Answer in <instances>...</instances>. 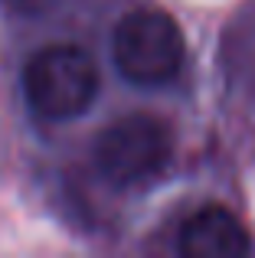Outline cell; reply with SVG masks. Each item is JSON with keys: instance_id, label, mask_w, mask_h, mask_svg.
Segmentation results:
<instances>
[{"instance_id": "1", "label": "cell", "mask_w": 255, "mask_h": 258, "mask_svg": "<svg viewBox=\"0 0 255 258\" xmlns=\"http://www.w3.org/2000/svg\"><path fill=\"white\" fill-rule=\"evenodd\" d=\"M30 108L46 121H69L95 101L98 66L85 49L56 43L39 49L23 69Z\"/></svg>"}, {"instance_id": "2", "label": "cell", "mask_w": 255, "mask_h": 258, "mask_svg": "<svg viewBox=\"0 0 255 258\" xmlns=\"http://www.w3.org/2000/svg\"><path fill=\"white\" fill-rule=\"evenodd\" d=\"M92 157L111 186H141L167 170L173 157V134L154 114H124L95 138Z\"/></svg>"}, {"instance_id": "3", "label": "cell", "mask_w": 255, "mask_h": 258, "mask_svg": "<svg viewBox=\"0 0 255 258\" xmlns=\"http://www.w3.org/2000/svg\"><path fill=\"white\" fill-rule=\"evenodd\" d=\"M115 66L134 85H164L183 66V33L164 10H131L115 30Z\"/></svg>"}, {"instance_id": "4", "label": "cell", "mask_w": 255, "mask_h": 258, "mask_svg": "<svg viewBox=\"0 0 255 258\" xmlns=\"http://www.w3.org/2000/svg\"><path fill=\"white\" fill-rule=\"evenodd\" d=\"M180 255L186 258H242L249 252V232L223 206H203L180 226Z\"/></svg>"}, {"instance_id": "5", "label": "cell", "mask_w": 255, "mask_h": 258, "mask_svg": "<svg viewBox=\"0 0 255 258\" xmlns=\"http://www.w3.org/2000/svg\"><path fill=\"white\" fill-rule=\"evenodd\" d=\"M4 4H10L13 10H20V13H33V10H39V7H46V0H4Z\"/></svg>"}]
</instances>
